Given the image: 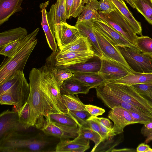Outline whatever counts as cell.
Here are the masks:
<instances>
[{"label": "cell", "instance_id": "6da1fadb", "mask_svg": "<svg viewBox=\"0 0 152 152\" xmlns=\"http://www.w3.org/2000/svg\"><path fill=\"white\" fill-rule=\"evenodd\" d=\"M29 78L30 91L26 102L30 108L28 126L42 130L50 122V114L61 113L44 77L42 66L32 68Z\"/></svg>", "mask_w": 152, "mask_h": 152}, {"label": "cell", "instance_id": "7a4b0ae2", "mask_svg": "<svg viewBox=\"0 0 152 152\" xmlns=\"http://www.w3.org/2000/svg\"><path fill=\"white\" fill-rule=\"evenodd\" d=\"M16 133L0 142L1 152H55L57 137L42 133Z\"/></svg>", "mask_w": 152, "mask_h": 152}, {"label": "cell", "instance_id": "3957f363", "mask_svg": "<svg viewBox=\"0 0 152 152\" xmlns=\"http://www.w3.org/2000/svg\"><path fill=\"white\" fill-rule=\"evenodd\" d=\"M38 28L28 34L18 51L4 59L0 66V86L17 71L23 72L27 61L37 42Z\"/></svg>", "mask_w": 152, "mask_h": 152}, {"label": "cell", "instance_id": "277c9868", "mask_svg": "<svg viewBox=\"0 0 152 152\" xmlns=\"http://www.w3.org/2000/svg\"><path fill=\"white\" fill-rule=\"evenodd\" d=\"M110 94L142 110L152 117V105L131 85L108 82L95 88Z\"/></svg>", "mask_w": 152, "mask_h": 152}, {"label": "cell", "instance_id": "5b68a950", "mask_svg": "<svg viewBox=\"0 0 152 152\" xmlns=\"http://www.w3.org/2000/svg\"><path fill=\"white\" fill-rule=\"evenodd\" d=\"M30 91L29 84L24 75L10 89L0 95V104L12 105L18 113L26 102Z\"/></svg>", "mask_w": 152, "mask_h": 152}, {"label": "cell", "instance_id": "8992f818", "mask_svg": "<svg viewBox=\"0 0 152 152\" xmlns=\"http://www.w3.org/2000/svg\"><path fill=\"white\" fill-rule=\"evenodd\" d=\"M94 56V53L91 52L72 51L60 53L58 49L47 58L45 65L61 68L85 62Z\"/></svg>", "mask_w": 152, "mask_h": 152}, {"label": "cell", "instance_id": "52a82bcc", "mask_svg": "<svg viewBox=\"0 0 152 152\" xmlns=\"http://www.w3.org/2000/svg\"><path fill=\"white\" fill-rule=\"evenodd\" d=\"M117 47L133 71L139 72H152V59L150 56L128 47Z\"/></svg>", "mask_w": 152, "mask_h": 152}, {"label": "cell", "instance_id": "ba28073f", "mask_svg": "<svg viewBox=\"0 0 152 152\" xmlns=\"http://www.w3.org/2000/svg\"><path fill=\"white\" fill-rule=\"evenodd\" d=\"M100 18L120 33L131 43L134 44L137 37L129 23L116 9L110 14L102 13L98 11Z\"/></svg>", "mask_w": 152, "mask_h": 152}, {"label": "cell", "instance_id": "9c48e42d", "mask_svg": "<svg viewBox=\"0 0 152 152\" xmlns=\"http://www.w3.org/2000/svg\"><path fill=\"white\" fill-rule=\"evenodd\" d=\"M26 130L20 122L17 111L13 108L0 115V142L17 132Z\"/></svg>", "mask_w": 152, "mask_h": 152}, {"label": "cell", "instance_id": "30bf717a", "mask_svg": "<svg viewBox=\"0 0 152 152\" xmlns=\"http://www.w3.org/2000/svg\"><path fill=\"white\" fill-rule=\"evenodd\" d=\"M94 26L114 45L126 46L139 50L134 44L100 18L94 21Z\"/></svg>", "mask_w": 152, "mask_h": 152}, {"label": "cell", "instance_id": "8fae6325", "mask_svg": "<svg viewBox=\"0 0 152 152\" xmlns=\"http://www.w3.org/2000/svg\"><path fill=\"white\" fill-rule=\"evenodd\" d=\"M94 30L104 56L121 64L130 72H134L129 67L117 47L109 41L94 26Z\"/></svg>", "mask_w": 152, "mask_h": 152}, {"label": "cell", "instance_id": "7c38bea8", "mask_svg": "<svg viewBox=\"0 0 152 152\" xmlns=\"http://www.w3.org/2000/svg\"><path fill=\"white\" fill-rule=\"evenodd\" d=\"M101 66L99 73L108 82L119 79L131 73L121 64L103 56L100 58Z\"/></svg>", "mask_w": 152, "mask_h": 152}, {"label": "cell", "instance_id": "4fadbf2b", "mask_svg": "<svg viewBox=\"0 0 152 152\" xmlns=\"http://www.w3.org/2000/svg\"><path fill=\"white\" fill-rule=\"evenodd\" d=\"M108 117L114 123L110 135H115L123 133L127 125L134 124L133 120L129 111L120 107H115L108 112Z\"/></svg>", "mask_w": 152, "mask_h": 152}, {"label": "cell", "instance_id": "5bb4252c", "mask_svg": "<svg viewBox=\"0 0 152 152\" xmlns=\"http://www.w3.org/2000/svg\"><path fill=\"white\" fill-rule=\"evenodd\" d=\"M47 15L50 29L54 36L61 22H66L65 0H57L52 5Z\"/></svg>", "mask_w": 152, "mask_h": 152}, {"label": "cell", "instance_id": "9a60e30c", "mask_svg": "<svg viewBox=\"0 0 152 152\" xmlns=\"http://www.w3.org/2000/svg\"><path fill=\"white\" fill-rule=\"evenodd\" d=\"M54 36L59 48L72 43L80 37L78 28L75 26L69 24L66 22L60 23V26Z\"/></svg>", "mask_w": 152, "mask_h": 152}, {"label": "cell", "instance_id": "2e32d148", "mask_svg": "<svg viewBox=\"0 0 152 152\" xmlns=\"http://www.w3.org/2000/svg\"><path fill=\"white\" fill-rule=\"evenodd\" d=\"M89 140L83 138L79 133L73 140H60L57 144L55 152H83L90 147Z\"/></svg>", "mask_w": 152, "mask_h": 152}, {"label": "cell", "instance_id": "e0dca14e", "mask_svg": "<svg viewBox=\"0 0 152 152\" xmlns=\"http://www.w3.org/2000/svg\"><path fill=\"white\" fill-rule=\"evenodd\" d=\"M94 20H77L75 26L79 31L80 37H86L91 45L95 56L100 58L103 55L99 45L94 30Z\"/></svg>", "mask_w": 152, "mask_h": 152}, {"label": "cell", "instance_id": "ac0fdd59", "mask_svg": "<svg viewBox=\"0 0 152 152\" xmlns=\"http://www.w3.org/2000/svg\"><path fill=\"white\" fill-rule=\"evenodd\" d=\"M91 88L72 77L64 80L60 87V92L63 94H87Z\"/></svg>", "mask_w": 152, "mask_h": 152}, {"label": "cell", "instance_id": "d6986e66", "mask_svg": "<svg viewBox=\"0 0 152 152\" xmlns=\"http://www.w3.org/2000/svg\"><path fill=\"white\" fill-rule=\"evenodd\" d=\"M23 0H0V25L15 13L21 11Z\"/></svg>", "mask_w": 152, "mask_h": 152}, {"label": "cell", "instance_id": "ffe728a7", "mask_svg": "<svg viewBox=\"0 0 152 152\" xmlns=\"http://www.w3.org/2000/svg\"><path fill=\"white\" fill-rule=\"evenodd\" d=\"M48 4L49 1H48L41 3L39 5L42 15L41 25L49 48L53 52H55L57 50L58 46L55 37L50 29L47 19L46 8Z\"/></svg>", "mask_w": 152, "mask_h": 152}, {"label": "cell", "instance_id": "44dd1931", "mask_svg": "<svg viewBox=\"0 0 152 152\" xmlns=\"http://www.w3.org/2000/svg\"><path fill=\"white\" fill-rule=\"evenodd\" d=\"M112 82L132 85L152 83V72H134Z\"/></svg>", "mask_w": 152, "mask_h": 152}, {"label": "cell", "instance_id": "7402d4cb", "mask_svg": "<svg viewBox=\"0 0 152 152\" xmlns=\"http://www.w3.org/2000/svg\"><path fill=\"white\" fill-rule=\"evenodd\" d=\"M116 7L127 21L136 34L142 36L141 23L137 20L129 11L124 0H111Z\"/></svg>", "mask_w": 152, "mask_h": 152}, {"label": "cell", "instance_id": "603a6c76", "mask_svg": "<svg viewBox=\"0 0 152 152\" xmlns=\"http://www.w3.org/2000/svg\"><path fill=\"white\" fill-rule=\"evenodd\" d=\"M72 77L89 86L92 88L108 82L99 72L74 73Z\"/></svg>", "mask_w": 152, "mask_h": 152}, {"label": "cell", "instance_id": "cb8c5ba5", "mask_svg": "<svg viewBox=\"0 0 152 152\" xmlns=\"http://www.w3.org/2000/svg\"><path fill=\"white\" fill-rule=\"evenodd\" d=\"M58 49L60 53L72 51L94 53L92 46L87 38L81 36L69 45L61 48L58 47Z\"/></svg>", "mask_w": 152, "mask_h": 152}, {"label": "cell", "instance_id": "d4e9b609", "mask_svg": "<svg viewBox=\"0 0 152 152\" xmlns=\"http://www.w3.org/2000/svg\"><path fill=\"white\" fill-rule=\"evenodd\" d=\"M84 10L78 17L77 20L84 21H95L100 18L99 14L98 1L97 0H86Z\"/></svg>", "mask_w": 152, "mask_h": 152}, {"label": "cell", "instance_id": "484cf974", "mask_svg": "<svg viewBox=\"0 0 152 152\" xmlns=\"http://www.w3.org/2000/svg\"><path fill=\"white\" fill-rule=\"evenodd\" d=\"M89 60L83 63L77 64L61 68L68 70L73 73L98 72L100 70L101 64L100 58L99 60L93 61H89Z\"/></svg>", "mask_w": 152, "mask_h": 152}, {"label": "cell", "instance_id": "4316f807", "mask_svg": "<svg viewBox=\"0 0 152 152\" xmlns=\"http://www.w3.org/2000/svg\"><path fill=\"white\" fill-rule=\"evenodd\" d=\"M27 30L19 27L4 31L0 33V47L28 35Z\"/></svg>", "mask_w": 152, "mask_h": 152}, {"label": "cell", "instance_id": "83f0119b", "mask_svg": "<svg viewBox=\"0 0 152 152\" xmlns=\"http://www.w3.org/2000/svg\"><path fill=\"white\" fill-rule=\"evenodd\" d=\"M122 133L115 135L107 136L98 145L93 152H109L114 149L123 140Z\"/></svg>", "mask_w": 152, "mask_h": 152}, {"label": "cell", "instance_id": "f1b7e54d", "mask_svg": "<svg viewBox=\"0 0 152 152\" xmlns=\"http://www.w3.org/2000/svg\"><path fill=\"white\" fill-rule=\"evenodd\" d=\"M86 0H65L66 19L78 17L83 11Z\"/></svg>", "mask_w": 152, "mask_h": 152}, {"label": "cell", "instance_id": "f546056e", "mask_svg": "<svg viewBox=\"0 0 152 152\" xmlns=\"http://www.w3.org/2000/svg\"><path fill=\"white\" fill-rule=\"evenodd\" d=\"M137 11L152 25V0H132Z\"/></svg>", "mask_w": 152, "mask_h": 152}, {"label": "cell", "instance_id": "4dcf8cb0", "mask_svg": "<svg viewBox=\"0 0 152 152\" xmlns=\"http://www.w3.org/2000/svg\"><path fill=\"white\" fill-rule=\"evenodd\" d=\"M62 100L67 111L68 110L86 111L84 104L77 94L61 95Z\"/></svg>", "mask_w": 152, "mask_h": 152}, {"label": "cell", "instance_id": "1f68e13d", "mask_svg": "<svg viewBox=\"0 0 152 152\" xmlns=\"http://www.w3.org/2000/svg\"><path fill=\"white\" fill-rule=\"evenodd\" d=\"M42 131L46 134L57 137L60 140L72 138L64 130L50 121L48 125Z\"/></svg>", "mask_w": 152, "mask_h": 152}, {"label": "cell", "instance_id": "d6a6232c", "mask_svg": "<svg viewBox=\"0 0 152 152\" xmlns=\"http://www.w3.org/2000/svg\"><path fill=\"white\" fill-rule=\"evenodd\" d=\"M50 121L63 126L77 128L79 127L76 122L67 113H53L49 115Z\"/></svg>", "mask_w": 152, "mask_h": 152}, {"label": "cell", "instance_id": "836d02e7", "mask_svg": "<svg viewBox=\"0 0 152 152\" xmlns=\"http://www.w3.org/2000/svg\"><path fill=\"white\" fill-rule=\"evenodd\" d=\"M134 45L141 52L149 56L152 55V39L148 36H137Z\"/></svg>", "mask_w": 152, "mask_h": 152}, {"label": "cell", "instance_id": "e575fe53", "mask_svg": "<svg viewBox=\"0 0 152 152\" xmlns=\"http://www.w3.org/2000/svg\"><path fill=\"white\" fill-rule=\"evenodd\" d=\"M26 37L19 39L0 47V54L7 57H11L20 48L24 41Z\"/></svg>", "mask_w": 152, "mask_h": 152}, {"label": "cell", "instance_id": "d590c367", "mask_svg": "<svg viewBox=\"0 0 152 152\" xmlns=\"http://www.w3.org/2000/svg\"><path fill=\"white\" fill-rule=\"evenodd\" d=\"M66 113L76 122L79 128H88L87 120L91 115L86 111L68 110Z\"/></svg>", "mask_w": 152, "mask_h": 152}, {"label": "cell", "instance_id": "8d00e7d4", "mask_svg": "<svg viewBox=\"0 0 152 152\" xmlns=\"http://www.w3.org/2000/svg\"><path fill=\"white\" fill-rule=\"evenodd\" d=\"M131 86L138 93L152 105V83Z\"/></svg>", "mask_w": 152, "mask_h": 152}, {"label": "cell", "instance_id": "74e56055", "mask_svg": "<svg viewBox=\"0 0 152 152\" xmlns=\"http://www.w3.org/2000/svg\"><path fill=\"white\" fill-rule=\"evenodd\" d=\"M84 138L92 140L94 146L91 152L93 151L100 142L101 137L100 135L89 128H79V133Z\"/></svg>", "mask_w": 152, "mask_h": 152}, {"label": "cell", "instance_id": "f35d334b", "mask_svg": "<svg viewBox=\"0 0 152 152\" xmlns=\"http://www.w3.org/2000/svg\"><path fill=\"white\" fill-rule=\"evenodd\" d=\"M24 75L23 72L17 71L0 86V95L14 85Z\"/></svg>", "mask_w": 152, "mask_h": 152}, {"label": "cell", "instance_id": "ab89813d", "mask_svg": "<svg viewBox=\"0 0 152 152\" xmlns=\"http://www.w3.org/2000/svg\"><path fill=\"white\" fill-rule=\"evenodd\" d=\"M48 66L61 86L64 80L74 75L73 73L68 70L54 66Z\"/></svg>", "mask_w": 152, "mask_h": 152}, {"label": "cell", "instance_id": "60d3db41", "mask_svg": "<svg viewBox=\"0 0 152 152\" xmlns=\"http://www.w3.org/2000/svg\"><path fill=\"white\" fill-rule=\"evenodd\" d=\"M98 7L99 11L106 14H110L116 9L111 0H100Z\"/></svg>", "mask_w": 152, "mask_h": 152}, {"label": "cell", "instance_id": "b9f144b4", "mask_svg": "<svg viewBox=\"0 0 152 152\" xmlns=\"http://www.w3.org/2000/svg\"><path fill=\"white\" fill-rule=\"evenodd\" d=\"M141 132L147 138L145 141V143H148L152 140V121L144 124Z\"/></svg>", "mask_w": 152, "mask_h": 152}, {"label": "cell", "instance_id": "7bdbcfd3", "mask_svg": "<svg viewBox=\"0 0 152 152\" xmlns=\"http://www.w3.org/2000/svg\"><path fill=\"white\" fill-rule=\"evenodd\" d=\"M128 111L131 115L134 124L138 123L144 124L152 121V118L143 116L134 112Z\"/></svg>", "mask_w": 152, "mask_h": 152}, {"label": "cell", "instance_id": "ee69618b", "mask_svg": "<svg viewBox=\"0 0 152 152\" xmlns=\"http://www.w3.org/2000/svg\"><path fill=\"white\" fill-rule=\"evenodd\" d=\"M86 110L89 113L91 116L96 117L101 115L105 112V110L96 106L91 105H85Z\"/></svg>", "mask_w": 152, "mask_h": 152}, {"label": "cell", "instance_id": "f6af8a7d", "mask_svg": "<svg viewBox=\"0 0 152 152\" xmlns=\"http://www.w3.org/2000/svg\"><path fill=\"white\" fill-rule=\"evenodd\" d=\"M87 124L89 128L91 129L100 135L101 137L100 142L102 141L103 140L104 137L98 123L94 120L89 118L87 120Z\"/></svg>", "mask_w": 152, "mask_h": 152}, {"label": "cell", "instance_id": "bcb514c9", "mask_svg": "<svg viewBox=\"0 0 152 152\" xmlns=\"http://www.w3.org/2000/svg\"><path fill=\"white\" fill-rule=\"evenodd\" d=\"M101 123L107 128L111 129L112 128V122L107 118H99L96 117L91 116L90 118Z\"/></svg>", "mask_w": 152, "mask_h": 152}, {"label": "cell", "instance_id": "7dc6e473", "mask_svg": "<svg viewBox=\"0 0 152 152\" xmlns=\"http://www.w3.org/2000/svg\"><path fill=\"white\" fill-rule=\"evenodd\" d=\"M150 146L145 143H141L139 144L136 149L137 152H147L150 148Z\"/></svg>", "mask_w": 152, "mask_h": 152}, {"label": "cell", "instance_id": "c3c4849f", "mask_svg": "<svg viewBox=\"0 0 152 152\" xmlns=\"http://www.w3.org/2000/svg\"><path fill=\"white\" fill-rule=\"evenodd\" d=\"M134 149L129 148H124L121 149H113L112 151V152H135Z\"/></svg>", "mask_w": 152, "mask_h": 152}, {"label": "cell", "instance_id": "681fc988", "mask_svg": "<svg viewBox=\"0 0 152 152\" xmlns=\"http://www.w3.org/2000/svg\"><path fill=\"white\" fill-rule=\"evenodd\" d=\"M128 3L131 6L134 8H135L132 0H124Z\"/></svg>", "mask_w": 152, "mask_h": 152}, {"label": "cell", "instance_id": "f907efd6", "mask_svg": "<svg viewBox=\"0 0 152 152\" xmlns=\"http://www.w3.org/2000/svg\"><path fill=\"white\" fill-rule=\"evenodd\" d=\"M147 152H152V149L150 148Z\"/></svg>", "mask_w": 152, "mask_h": 152}, {"label": "cell", "instance_id": "816d5d0a", "mask_svg": "<svg viewBox=\"0 0 152 152\" xmlns=\"http://www.w3.org/2000/svg\"><path fill=\"white\" fill-rule=\"evenodd\" d=\"M150 56L151 57V59H152V55L151 56Z\"/></svg>", "mask_w": 152, "mask_h": 152}]
</instances>
